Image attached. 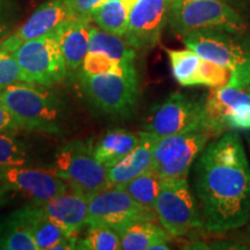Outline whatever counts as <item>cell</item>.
I'll use <instances>...</instances> for the list:
<instances>
[{"label": "cell", "instance_id": "6da1fadb", "mask_svg": "<svg viewBox=\"0 0 250 250\" xmlns=\"http://www.w3.org/2000/svg\"><path fill=\"white\" fill-rule=\"evenodd\" d=\"M193 191L204 229L223 235L245 227L250 217V165L239 131L206 145L193 166Z\"/></svg>", "mask_w": 250, "mask_h": 250}, {"label": "cell", "instance_id": "7a4b0ae2", "mask_svg": "<svg viewBox=\"0 0 250 250\" xmlns=\"http://www.w3.org/2000/svg\"><path fill=\"white\" fill-rule=\"evenodd\" d=\"M0 95L21 130L62 133L65 108L50 87L20 81L0 89Z\"/></svg>", "mask_w": 250, "mask_h": 250}, {"label": "cell", "instance_id": "3957f363", "mask_svg": "<svg viewBox=\"0 0 250 250\" xmlns=\"http://www.w3.org/2000/svg\"><path fill=\"white\" fill-rule=\"evenodd\" d=\"M188 49L203 59L232 71L227 86L236 88L250 87V37L248 33L224 29H202L183 37Z\"/></svg>", "mask_w": 250, "mask_h": 250}, {"label": "cell", "instance_id": "277c9868", "mask_svg": "<svg viewBox=\"0 0 250 250\" xmlns=\"http://www.w3.org/2000/svg\"><path fill=\"white\" fill-rule=\"evenodd\" d=\"M168 23L183 39L202 29H224L248 33V23L226 0H171Z\"/></svg>", "mask_w": 250, "mask_h": 250}, {"label": "cell", "instance_id": "5b68a950", "mask_svg": "<svg viewBox=\"0 0 250 250\" xmlns=\"http://www.w3.org/2000/svg\"><path fill=\"white\" fill-rule=\"evenodd\" d=\"M54 170L72 190L87 198L111 187L108 168L94 154V145L86 140H72L62 146L54 158Z\"/></svg>", "mask_w": 250, "mask_h": 250}, {"label": "cell", "instance_id": "8992f818", "mask_svg": "<svg viewBox=\"0 0 250 250\" xmlns=\"http://www.w3.org/2000/svg\"><path fill=\"white\" fill-rule=\"evenodd\" d=\"M83 95L103 114L127 117L137 107L139 96L138 73L76 74Z\"/></svg>", "mask_w": 250, "mask_h": 250}, {"label": "cell", "instance_id": "52a82bcc", "mask_svg": "<svg viewBox=\"0 0 250 250\" xmlns=\"http://www.w3.org/2000/svg\"><path fill=\"white\" fill-rule=\"evenodd\" d=\"M154 212L156 220L171 236H186L195 230L204 229L201 208L188 179L162 181Z\"/></svg>", "mask_w": 250, "mask_h": 250}, {"label": "cell", "instance_id": "ba28073f", "mask_svg": "<svg viewBox=\"0 0 250 250\" xmlns=\"http://www.w3.org/2000/svg\"><path fill=\"white\" fill-rule=\"evenodd\" d=\"M13 54L24 83L52 87L61 83L68 74L56 30L27 41Z\"/></svg>", "mask_w": 250, "mask_h": 250}, {"label": "cell", "instance_id": "9c48e42d", "mask_svg": "<svg viewBox=\"0 0 250 250\" xmlns=\"http://www.w3.org/2000/svg\"><path fill=\"white\" fill-rule=\"evenodd\" d=\"M211 138V133L206 129L159 138L154 148L152 170L161 181L188 179L192 165Z\"/></svg>", "mask_w": 250, "mask_h": 250}, {"label": "cell", "instance_id": "30bf717a", "mask_svg": "<svg viewBox=\"0 0 250 250\" xmlns=\"http://www.w3.org/2000/svg\"><path fill=\"white\" fill-rule=\"evenodd\" d=\"M205 101L206 98H196L182 92L171 93L153 109L144 124V131L162 138L205 129Z\"/></svg>", "mask_w": 250, "mask_h": 250}, {"label": "cell", "instance_id": "8fae6325", "mask_svg": "<svg viewBox=\"0 0 250 250\" xmlns=\"http://www.w3.org/2000/svg\"><path fill=\"white\" fill-rule=\"evenodd\" d=\"M205 129L212 137L227 131H250V88L215 87L206 96Z\"/></svg>", "mask_w": 250, "mask_h": 250}, {"label": "cell", "instance_id": "7c38bea8", "mask_svg": "<svg viewBox=\"0 0 250 250\" xmlns=\"http://www.w3.org/2000/svg\"><path fill=\"white\" fill-rule=\"evenodd\" d=\"M155 219L154 211L137 203L122 187L111 186L88 198V225L110 227L121 233L136 221Z\"/></svg>", "mask_w": 250, "mask_h": 250}, {"label": "cell", "instance_id": "4fadbf2b", "mask_svg": "<svg viewBox=\"0 0 250 250\" xmlns=\"http://www.w3.org/2000/svg\"><path fill=\"white\" fill-rule=\"evenodd\" d=\"M0 179L17 193L34 204H42L66 192L70 186L54 169L33 168L28 166L0 167Z\"/></svg>", "mask_w": 250, "mask_h": 250}, {"label": "cell", "instance_id": "5bb4252c", "mask_svg": "<svg viewBox=\"0 0 250 250\" xmlns=\"http://www.w3.org/2000/svg\"><path fill=\"white\" fill-rule=\"evenodd\" d=\"M171 0H138L131 9L124 39L136 50H149L160 42L168 23Z\"/></svg>", "mask_w": 250, "mask_h": 250}, {"label": "cell", "instance_id": "9a60e30c", "mask_svg": "<svg viewBox=\"0 0 250 250\" xmlns=\"http://www.w3.org/2000/svg\"><path fill=\"white\" fill-rule=\"evenodd\" d=\"M70 18L72 15L66 0H46L34 11L26 22L0 43V49L14 52L22 43L51 33Z\"/></svg>", "mask_w": 250, "mask_h": 250}, {"label": "cell", "instance_id": "2e32d148", "mask_svg": "<svg viewBox=\"0 0 250 250\" xmlns=\"http://www.w3.org/2000/svg\"><path fill=\"white\" fill-rule=\"evenodd\" d=\"M36 205L68 234L77 235L88 225V198L71 188L66 192Z\"/></svg>", "mask_w": 250, "mask_h": 250}, {"label": "cell", "instance_id": "e0dca14e", "mask_svg": "<svg viewBox=\"0 0 250 250\" xmlns=\"http://www.w3.org/2000/svg\"><path fill=\"white\" fill-rule=\"evenodd\" d=\"M90 24L89 20L70 18L55 29L68 74H77L83 67L89 49Z\"/></svg>", "mask_w": 250, "mask_h": 250}, {"label": "cell", "instance_id": "ac0fdd59", "mask_svg": "<svg viewBox=\"0 0 250 250\" xmlns=\"http://www.w3.org/2000/svg\"><path fill=\"white\" fill-rule=\"evenodd\" d=\"M158 139L154 134L140 131L138 145L121 161L108 168V177L111 186H123L134 177L151 170Z\"/></svg>", "mask_w": 250, "mask_h": 250}, {"label": "cell", "instance_id": "d6986e66", "mask_svg": "<svg viewBox=\"0 0 250 250\" xmlns=\"http://www.w3.org/2000/svg\"><path fill=\"white\" fill-rule=\"evenodd\" d=\"M19 211L29 226L39 250H54L55 246H57L62 240L68 235H73L68 234L64 228L49 218L41 210L40 206L34 203L22 206Z\"/></svg>", "mask_w": 250, "mask_h": 250}, {"label": "cell", "instance_id": "ffe728a7", "mask_svg": "<svg viewBox=\"0 0 250 250\" xmlns=\"http://www.w3.org/2000/svg\"><path fill=\"white\" fill-rule=\"evenodd\" d=\"M140 142V132L112 129L105 132L94 145L95 158L109 168L125 158Z\"/></svg>", "mask_w": 250, "mask_h": 250}, {"label": "cell", "instance_id": "44dd1931", "mask_svg": "<svg viewBox=\"0 0 250 250\" xmlns=\"http://www.w3.org/2000/svg\"><path fill=\"white\" fill-rule=\"evenodd\" d=\"M124 250H151L160 242H169L171 235L155 220H139L120 233Z\"/></svg>", "mask_w": 250, "mask_h": 250}, {"label": "cell", "instance_id": "7402d4cb", "mask_svg": "<svg viewBox=\"0 0 250 250\" xmlns=\"http://www.w3.org/2000/svg\"><path fill=\"white\" fill-rule=\"evenodd\" d=\"M138 0H105L92 14V22L115 35L124 36L131 9Z\"/></svg>", "mask_w": 250, "mask_h": 250}, {"label": "cell", "instance_id": "603a6c76", "mask_svg": "<svg viewBox=\"0 0 250 250\" xmlns=\"http://www.w3.org/2000/svg\"><path fill=\"white\" fill-rule=\"evenodd\" d=\"M0 250H39L20 211L9 213L0 223Z\"/></svg>", "mask_w": 250, "mask_h": 250}, {"label": "cell", "instance_id": "cb8c5ba5", "mask_svg": "<svg viewBox=\"0 0 250 250\" xmlns=\"http://www.w3.org/2000/svg\"><path fill=\"white\" fill-rule=\"evenodd\" d=\"M88 52H100L112 59L129 64H134L137 57L136 49L132 48L123 36L108 33L96 24H90Z\"/></svg>", "mask_w": 250, "mask_h": 250}, {"label": "cell", "instance_id": "d4e9b609", "mask_svg": "<svg viewBox=\"0 0 250 250\" xmlns=\"http://www.w3.org/2000/svg\"><path fill=\"white\" fill-rule=\"evenodd\" d=\"M167 55L169 58L171 73L181 86H199V68L203 61L201 56L188 48L183 50L167 49Z\"/></svg>", "mask_w": 250, "mask_h": 250}, {"label": "cell", "instance_id": "484cf974", "mask_svg": "<svg viewBox=\"0 0 250 250\" xmlns=\"http://www.w3.org/2000/svg\"><path fill=\"white\" fill-rule=\"evenodd\" d=\"M122 187L137 203L148 210L154 211V205L160 193L162 181L154 170H147Z\"/></svg>", "mask_w": 250, "mask_h": 250}, {"label": "cell", "instance_id": "4316f807", "mask_svg": "<svg viewBox=\"0 0 250 250\" xmlns=\"http://www.w3.org/2000/svg\"><path fill=\"white\" fill-rule=\"evenodd\" d=\"M78 249L117 250L121 248V235L117 230L100 225H88L85 236L78 237Z\"/></svg>", "mask_w": 250, "mask_h": 250}, {"label": "cell", "instance_id": "83f0119b", "mask_svg": "<svg viewBox=\"0 0 250 250\" xmlns=\"http://www.w3.org/2000/svg\"><path fill=\"white\" fill-rule=\"evenodd\" d=\"M80 71L87 74L137 73V68L134 64L116 61V59H112L108 57L107 55L100 54V52H88Z\"/></svg>", "mask_w": 250, "mask_h": 250}, {"label": "cell", "instance_id": "f1b7e54d", "mask_svg": "<svg viewBox=\"0 0 250 250\" xmlns=\"http://www.w3.org/2000/svg\"><path fill=\"white\" fill-rule=\"evenodd\" d=\"M29 160V152L23 142L14 133H0V167L26 166Z\"/></svg>", "mask_w": 250, "mask_h": 250}, {"label": "cell", "instance_id": "f546056e", "mask_svg": "<svg viewBox=\"0 0 250 250\" xmlns=\"http://www.w3.org/2000/svg\"><path fill=\"white\" fill-rule=\"evenodd\" d=\"M230 77H232V71L229 68L203 59L199 68L198 85L211 87V88L223 87L229 83Z\"/></svg>", "mask_w": 250, "mask_h": 250}, {"label": "cell", "instance_id": "4dcf8cb0", "mask_svg": "<svg viewBox=\"0 0 250 250\" xmlns=\"http://www.w3.org/2000/svg\"><path fill=\"white\" fill-rule=\"evenodd\" d=\"M23 81L21 68L13 52L0 49V89Z\"/></svg>", "mask_w": 250, "mask_h": 250}, {"label": "cell", "instance_id": "1f68e13d", "mask_svg": "<svg viewBox=\"0 0 250 250\" xmlns=\"http://www.w3.org/2000/svg\"><path fill=\"white\" fill-rule=\"evenodd\" d=\"M72 18L92 21V14L105 0H66Z\"/></svg>", "mask_w": 250, "mask_h": 250}, {"label": "cell", "instance_id": "d6a6232c", "mask_svg": "<svg viewBox=\"0 0 250 250\" xmlns=\"http://www.w3.org/2000/svg\"><path fill=\"white\" fill-rule=\"evenodd\" d=\"M20 130L21 127L19 126L17 120L6 107L0 95V133H15Z\"/></svg>", "mask_w": 250, "mask_h": 250}, {"label": "cell", "instance_id": "836d02e7", "mask_svg": "<svg viewBox=\"0 0 250 250\" xmlns=\"http://www.w3.org/2000/svg\"><path fill=\"white\" fill-rule=\"evenodd\" d=\"M14 11L13 0H0V21H8Z\"/></svg>", "mask_w": 250, "mask_h": 250}, {"label": "cell", "instance_id": "e575fe53", "mask_svg": "<svg viewBox=\"0 0 250 250\" xmlns=\"http://www.w3.org/2000/svg\"><path fill=\"white\" fill-rule=\"evenodd\" d=\"M13 195H15L13 190L8 187V184H6L4 181L0 179V208L8 204Z\"/></svg>", "mask_w": 250, "mask_h": 250}, {"label": "cell", "instance_id": "d590c367", "mask_svg": "<svg viewBox=\"0 0 250 250\" xmlns=\"http://www.w3.org/2000/svg\"><path fill=\"white\" fill-rule=\"evenodd\" d=\"M11 34V26L8 21H0V43Z\"/></svg>", "mask_w": 250, "mask_h": 250}, {"label": "cell", "instance_id": "8d00e7d4", "mask_svg": "<svg viewBox=\"0 0 250 250\" xmlns=\"http://www.w3.org/2000/svg\"><path fill=\"white\" fill-rule=\"evenodd\" d=\"M246 139H247V142H248V146L250 149V131H246Z\"/></svg>", "mask_w": 250, "mask_h": 250}, {"label": "cell", "instance_id": "74e56055", "mask_svg": "<svg viewBox=\"0 0 250 250\" xmlns=\"http://www.w3.org/2000/svg\"><path fill=\"white\" fill-rule=\"evenodd\" d=\"M246 228H247V232H248V234L250 235V217H249V220H248V223H247V225L245 226Z\"/></svg>", "mask_w": 250, "mask_h": 250}]
</instances>
